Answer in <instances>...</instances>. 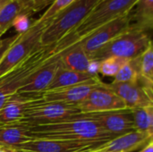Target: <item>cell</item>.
I'll list each match as a JSON object with an SVG mask.
<instances>
[{
  "label": "cell",
  "mask_w": 153,
  "mask_h": 152,
  "mask_svg": "<svg viewBox=\"0 0 153 152\" xmlns=\"http://www.w3.org/2000/svg\"><path fill=\"white\" fill-rule=\"evenodd\" d=\"M27 135L31 140L77 142H108L116 138L104 131L99 123L88 118L86 114L54 124L29 126Z\"/></svg>",
  "instance_id": "1"
},
{
  "label": "cell",
  "mask_w": 153,
  "mask_h": 152,
  "mask_svg": "<svg viewBox=\"0 0 153 152\" xmlns=\"http://www.w3.org/2000/svg\"><path fill=\"white\" fill-rule=\"evenodd\" d=\"M136 1L137 0H107L100 2L80 25L55 44L54 50L62 53L80 43L98 28L128 14Z\"/></svg>",
  "instance_id": "2"
},
{
  "label": "cell",
  "mask_w": 153,
  "mask_h": 152,
  "mask_svg": "<svg viewBox=\"0 0 153 152\" xmlns=\"http://www.w3.org/2000/svg\"><path fill=\"white\" fill-rule=\"evenodd\" d=\"M54 47L55 44L39 45L26 58L0 78V109L18 93L36 72L58 54L54 50Z\"/></svg>",
  "instance_id": "3"
},
{
  "label": "cell",
  "mask_w": 153,
  "mask_h": 152,
  "mask_svg": "<svg viewBox=\"0 0 153 152\" xmlns=\"http://www.w3.org/2000/svg\"><path fill=\"white\" fill-rule=\"evenodd\" d=\"M101 0H74L51 19L40 39V45L56 44L80 25Z\"/></svg>",
  "instance_id": "4"
},
{
  "label": "cell",
  "mask_w": 153,
  "mask_h": 152,
  "mask_svg": "<svg viewBox=\"0 0 153 152\" xmlns=\"http://www.w3.org/2000/svg\"><path fill=\"white\" fill-rule=\"evenodd\" d=\"M152 43L149 32L129 29L101 47L90 58L99 62L108 57H120L131 60L140 56Z\"/></svg>",
  "instance_id": "5"
},
{
  "label": "cell",
  "mask_w": 153,
  "mask_h": 152,
  "mask_svg": "<svg viewBox=\"0 0 153 152\" xmlns=\"http://www.w3.org/2000/svg\"><path fill=\"white\" fill-rule=\"evenodd\" d=\"M50 22L51 19L47 21L37 19L30 23L26 31L19 35L0 63V78L21 63L40 45L42 33Z\"/></svg>",
  "instance_id": "6"
},
{
  "label": "cell",
  "mask_w": 153,
  "mask_h": 152,
  "mask_svg": "<svg viewBox=\"0 0 153 152\" xmlns=\"http://www.w3.org/2000/svg\"><path fill=\"white\" fill-rule=\"evenodd\" d=\"M82 115L77 105L56 102H43L38 99L24 112L20 124L28 126L54 124L79 117Z\"/></svg>",
  "instance_id": "7"
},
{
  "label": "cell",
  "mask_w": 153,
  "mask_h": 152,
  "mask_svg": "<svg viewBox=\"0 0 153 152\" xmlns=\"http://www.w3.org/2000/svg\"><path fill=\"white\" fill-rule=\"evenodd\" d=\"M108 142H77L58 140H30L13 147L20 152H91Z\"/></svg>",
  "instance_id": "8"
},
{
  "label": "cell",
  "mask_w": 153,
  "mask_h": 152,
  "mask_svg": "<svg viewBox=\"0 0 153 152\" xmlns=\"http://www.w3.org/2000/svg\"><path fill=\"white\" fill-rule=\"evenodd\" d=\"M128 14L113 20L98 28L78 44L81 45L87 55L91 56L101 47L130 29Z\"/></svg>",
  "instance_id": "9"
},
{
  "label": "cell",
  "mask_w": 153,
  "mask_h": 152,
  "mask_svg": "<svg viewBox=\"0 0 153 152\" xmlns=\"http://www.w3.org/2000/svg\"><path fill=\"white\" fill-rule=\"evenodd\" d=\"M77 106L82 114H92L127 108L122 99L108 88L106 83L92 90L88 97Z\"/></svg>",
  "instance_id": "10"
},
{
  "label": "cell",
  "mask_w": 153,
  "mask_h": 152,
  "mask_svg": "<svg viewBox=\"0 0 153 152\" xmlns=\"http://www.w3.org/2000/svg\"><path fill=\"white\" fill-rule=\"evenodd\" d=\"M103 83L104 82L100 81V77L96 76L88 82L77 85L43 91L39 94V99L43 102L78 105L88 97L92 90Z\"/></svg>",
  "instance_id": "11"
},
{
  "label": "cell",
  "mask_w": 153,
  "mask_h": 152,
  "mask_svg": "<svg viewBox=\"0 0 153 152\" xmlns=\"http://www.w3.org/2000/svg\"><path fill=\"white\" fill-rule=\"evenodd\" d=\"M86 116L99 123L104 131L116 137L136 131L133 111L129 108L86 114Z\"/></svg>",
  "instance_id": "12"
},
{
  "label": "cell",
  "mask_w": 153,
  "mask_h": 152,
  "mask_svg": "<svg viewBox=\"0 0 153 152\" xmlns=\"http://www.w3.org/2000/svg\"><path fill=\"white\" fill-rule=\"evenodd\" d=\"M125 102L129 109L153 106L152 90L143 87L137 82H111L106 84Z\"/></svg>",
  "instance_id": "13"
},
{
  "label": "cell",
  "mask_w": 153,
  "mask_h": 152,
  "mask_svg": "<svg viewBox=\"0 0 153 152\" xmlns=\"http://www.w3.org/2000/svg\"><path fill=\"white\" fill-rule=\"evenodd\" d=\"M60 55L61 53L58 52L52 60L36 72L20 89L17 94L22 96H33L47 90L61 65L59 60Z\"/></svg>",
  "instance_id": "14"
},
{
  "label": "cell",
  "mask_w": 153,
  "mask_h": 152,
  "mask_svg": "<svg viewBox=\"0 0 153 152\" xmlns=\"http://www.w3.org/2000/svg\"><path fill=\"white\" fill-rule=\"evenodd\" d=\"M152 141V136L140 131H133L119 135L105 144L100 149V152H133L143 149Z\"/></svg>",
  "instance_id": "15"
},
{
  "label": "cell",
  "mask_w": 153,
  "mask_h": 152,
  "mask_svg": "<svg viewBox=\"0 0 153 152\" xmlns=\"http://www.w3.org/2000/svg\"><path fill=\"white\" fill-rule=\"evenodd\" d=\"M38 97L39 94L33 96L14 95L0 109V125L20 122L24 112L38 99Z\"/></svg>",
  "instance_id": "16"
},
{
  "label": "cell",
  "mask_w": 153,
  "mask_h": 152,
  "mask_svg": "<svg viewBox=\"0 0 153 152\" xmlns=\"http://www.w3.org/2000/svg\"><path fill=\"white\" fill-rule=\"evenodd\" d=\"M128 15L130 29L149 32L153 26V0H137Z\"/></svg>",
  "instance_id": "17"
},
{
  "label": "cell",
  "mask_w": 153,
  "mask_h": 152,
  "mask_svg": "<svg viewBox=\"0 0 153 152\" xmlns=\"http://www.w3.org/2000/svg\"><path fill=\"white\" fill-rule=\"evenodd\" d=\"M59 60L64 68L79 73H87L91 62L90 56L79 44L62 52Z\"/></svg>",
  "instance_id": "18"
},
{
  "label": "cell",
  "mask_w": 153,
  "mask_h": 152,
  "mask_svg": "<svg viewBox=\"0 0 153 152\" xmlns=\"http://www.w3.org/2000/svg\"><path fill=\"white\" fill-rule=\"evenodd\" d=\"M29 126L20 123L0 125V146L13 148L30 141L27 135Z\"/></svg>",
  "instance_id": "19"
},
{
  "label": "cell",
  "mask_w": 153,
  "mask_h": 152,
  "mask_svg": "<svg viewBox=\"0 0 153 152\" xmlns=\"http://www.w3.org/2000/svg\"><path fill=\"white\" fill-rule=\"evenodd\" d=\"M94 77L96 76H91L87 73H79L75 71H72V70L64 68L62 65H60L58 71L56 72L52 82L50 83L47 90H56L60 88L77 85V84L88 82L93 79Z\"/></svg>",
  "instance_id": "20"
},
{
  "label": "cell",
  "mask_w": 153,
  "mask_h": 152,
  "mask_svg": "<svg viewBox=\"0 0 153 152\" xmlns=\"http://www.w3.org/2000/svg\"><path fill=\"white\" fill-rule=\"evenodd\" d=\"M21 15L30 17L32 14L23 3L19 0H11L0 12V36L13 27L15 20Z\"/></svg>",
  "instance_id": "21"
},
{
  "label": "cell",
  "mask_w": 153,
  "mask_h": 152,
  "mask_svg": "<svg viewBox=\"0 0 153 152\" xmlns=\"http://www.w3.org/2000/svg\"><path fill=\"white\" fill-rule=\"evenodd\" d=\"M138 82L144 88L152 90L153 83V48L152 43L145 49L139 58Z\"/></svg>",
  "instance_id": "22"
},
{
  "label": "cell",
  "mask_w": 153,
  "mask_h": 152,
  "mask_svg": "<svg viewBox=\"0 0 153 152\" xmlns=\"http://www.w3.org/2000/svg\"><path fill=\"white\" fill-rule=\"evenodd\" d=\"M136 131L153 136V106L132 109Z\"/></svg>",
  "instance_id": "23"
},
{
  "label": "cell",
  "mask_w": 153,
  "mask_h": 152,
  "mask_svg": "<svg viewBox=\"0 0 153 152\" xmlns=\"http://www.w3.org/2000/svg\"><path fill=\"white\" fill-rule=\"evenodd\" d=\"M139 58L129 60L116 74L113 82H137L139 79Z\"/></svg>",
  "instance_id": "24"
},
{
  "label": "cell",
  "mask_w": 153,
  "mask_h": 152,
  "mask_svg": "<svg viewBox=\"0 0 153 152\" xmlns=\"http://www.w3.org/2000/svg\"><path fill=\"white\" fill-rule=\"evenodd\" d=\"M128 61L129 60L127 59L120 57H108L100 61L99 73H101L103 76L115 77L118 71L122 68V66Z\"/></svg>",
  "instance_id": "25"
},
{
  "label": "cell",
  "mask_w": 153,
  "mask_h": 152,
  "mask_svg": "<svg viewBox=\"0 0 153 152\" xmlns=\"http://www.w3.org/2000/svg\"><path fill=\"white\" fill-rule=\"evenodd\" d=\"M74 1V0H55L53 4L50 6H48L46 12L39 19L41 21H47L52 19L59 12H61L63 9H65L67 5H69Z\"/></svg>",
  "instance_id": "26"
},
{
  "label": "cell",
  "mask_w": 153,
  "mask_h": 152,
  "mask_svg": "<svg viewBox=\"0 0 153 152\" xmlns=\"http://www.w3.org/2000/svg\"><path fill=\"white\" fill-rule=\"evenodd\" d=\"M19 1L23 3L33 15L36 13L44 9L46 6H50L55 0H19Z\"/></svg>",
  "instance_id": "27"
},
{
  "label": "cell",
  "mask_w": 153,
  "mask_h": 152,
  "mask_svg": "<svg viewBox=\"0 0 153 152\" xmlns=\"http://www.w3.org/2000/svg\"><path fill=\"white\" fill-rule=\"evenodd\" d=\"M19 35H20L19 33H16V34H14L13 36H10L8 38L0 39V63L2 61V59L4 58V55L6 54L7 50L9 49V47L17 39Z\"/></svg>",
  "instance_id": "28"
},
{
  "label": "cell",
  "mask_w": 153,
  "mask_h": 152,
  "mask_svg": "<svg viewBox=\"0 0 153 152\" xmlns=\"http://www.w3.org/2000/svg\"><path fill=\"white\" fill-rule=\"evenodd\" d=\"M28 18L29 17L26 15H21L15 20L13 27L15 28V30H17V33L21 34V33H23L24 31H26L28 30V28L30 27V25L31 23V22L30 23L29 22Z\"/></svg>",
  "instance_id": "29"
},
{
  "label": "cell",
  "mask_w": 153,
  "mask_h": 152,
  "mask_svg": "<svg viewBox=\"0 0 153 152\" xmlns=\"http://www.w3.org/2000/svg\"><path fill=\"white\" fill-rule=\"evenodd\" d=\"M100 62L91 60L89 66H88L87 73L91 76H97L99 73V71H100Z\"/></svg>",
  "instance_id": "30"
},
{
  "label": "cell",
  "mask_w": 153,
  "mask_h": 152,
  "mask_svg": "<svg viewBox=\"0 0 153 152\" xmlns=\"http://www.w3.org/2000/svg\"><path fill=\"white\" fill-rule=\"evenodd\" d=\"M139 152H153V142L151 141L148 144H146Z\"/></svg>",
  "instance_id": "31"
},
{
  "label": "cell",
  "mask_w": 153,
  "mask_h": 152,
  "mask_svg": "<svg viewBox=\"0 0 153 152\" xmlns=\"http://www.w3.org/2000/svg\"><path fill=\"white\" fill-rule=\"evenodd\" d=\"M0 152H20L13 148L11 147H6V146H0Z\"/></svg>",
  "instance_id": "32"
},
{
  "label": "cell",
  "mask_w": 153,
  "mask_h": 152,
  "mask_svg": "<svg viewBox=\"0 0 153 152\" xmlns=\"http://www.w3.org/2000/svg\"><path fill=\"white\" fill-rule=\"evenodd\" d=\"M11 0H0V12L3 10V8L10 2Z\"/></svg>",
  "instance_id": "33"
},
{
  "label": "cell",
  "mask_w": 153,
  "mask_h": 152,
  "mask_svg": "<svg viewBox=\"0 0 153 152\" xmlns=\"http://www.w3.org/2000/svg\"><path fill=\"white\" fill-rule=\"evenodd\" d=\"M91 152H100L99 151H91Z\"/></svg>",
  "instance_id": "34"
},
{
  "label": "cell",
  "mask_w": 153,
  "mask_h": 152,
  "mask_svg": "<svg viewBox=\"0 0 153 152\" xmlns=\"http://www.w3.org/2000/svg\"><path fill=\"white\" fill-rule=\"evenodd\" d=\"M103 1H107V0H101L100 2H103Z\"/></svg>",
  "instance_id": "35"
},
{
  "label": "cell",
  "mask_w": 153,
  "mask_h": 152,
  "mask_svg": "<svg viewBox=\"0 0 153 152\" xmlns=\"http://www.w3.org/2000/svg\"><path fill=\"white\" fill-rule=\"evenodd\" d=\"M1 37H2V36H0V39H1Z\"/></svg>",
  "instance_id": "36"
}]
</instances>
